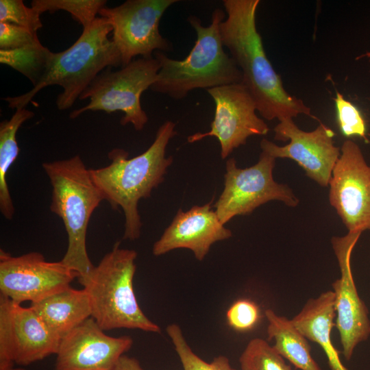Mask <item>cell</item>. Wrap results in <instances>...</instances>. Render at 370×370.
Returning <instances> with one entry per match:
<instances>
[{
    "mask_svg": "<svg viewBox=\"0 0 370 370\" xmlns=\"http://www.w3.org/2000/svg\"><path fill=\"white\" fill-rule=\"evenodd\" d=\"M334 318V294L332 291H327L317 298L308 299L291 321L308 340L321 347L330 370H347L341 360L339 351L332 343Z\"/></svg>",
    "mask_w": 370,
    "mask_h": 370,
    "instance_id": "obj_18",
    "label": "cell"
},
{
    "mask_svg": "<svg viewBox=\"0 0 370 370\" xmlns=\"http://www.w3.org/2000/svg\"><path fill=\"white\" fill-rule=\"evenodd\" d=\"M137 253L113 245L91 273L78 280L87 291L92 316L103 330L137 329L159 334L158 325L151 321L138 304L133 286Z\"/></svg>",
    "mask_w": 370,
    "mask_h": 370,
    "instance_id": "obj_6",
    "label": "cell"
},
{
    "mask_svg": "<svg viewBox=\"0 0 370 370\" xmlns=\"http://www.w3.org/2000/svg\"><path fill=\"white\" fill-rule=\"evenodd\" d=\"M39 43L37 33L16 25L0 22V50H17Z\"/></svg>",
    "mask_w": 370,
    "mask_h": 370,
    "instance_id": "obj_29",
    "label": "cell"
},
{
    "mask_svg": "<svg viewBox=\"0 0 370 370\" xmlns=\"http://www.w3.org/2000/svg\"><path fill=\"white\" fill-rule=\"evenodd\" d=\"M40 14L22 0H0V22L25 27L34 32L42 27Z\"/></svg>",
    "mask_w": 370,
    "mask_h": 370,
    "instance_id": "obj_26",
    "label": "cell"
},
{
    "mask_svg": "<svg viewBox=\"0 0 370 370\" xmlns=\"http://www.w3.org/2000/svg\"><path fill=\"white\" fill-rule=\"evenodd\" d=\"M48 328L61 338L91 317L92 308L87 291L71 286L42 300L31 303Z\"/></svg>",
    "mask_w": 370,
    "mask_h": 370,
    "instance_id": "obj_19",
    "label": "cell"
},
{
    "mask_svg": "<svg viewBox=\"0 0 370 370\" xmlns=\"http://www.w3.org/2000/svg\"><path fill=\"white\" fill-rule=\"evenodd\" d=\"M78 274L60 261H47L32 251L18 256L0 251L1 295L13 302L34 303L64 290Z\"/></svg>",
    "mask_w": 370,
    "mask_h": 370,
    "instance_id": "obj_10",
    "label": "cell"
},
{
    "mask_svg": "<svg viewBox=\"0 0 370 370\" xmlns=\"http://www.w3.org/2000/svg\"><path fill=\"white\" fill-rule=\"evenodd\" d=\"M365 56H367L370 60V51L367 52Z\"/></svg>",
    "mask_w": 370,
    "mask_h": 370,
    "instance_id": "obj_32",
    "label": "cell"
},
{
    "mask_svg": "<svg viewBox=\"0 0 370 370\" xmlns=\"http://www.w3.org/2000/svg\"><path fill=\"white\" fill-rule=\"evenodd\" d=\"M34 116L32 111L18 108L9 120L0 123V211L8 220L12 219L15 212L6 179L10 166L20 152L16 133L22 124Z\"/></svg>",
    "mask_w": 370,
    "mask_h": 370,
    "instance_id": "obj_21",
    "label": "cell"
},
{
    "mask_svg": "<svg viewBox=\"0 0 370 370\" xmlns=\"http://www.w3.org/2000/svg\"><path fill=\"white\" fill-rule=\"evenodd\" d=\"M241 370H295L273 345L260 338L251 339L239 357Z\"/></svg>",
    "mask_w": 370,
    "mask_h": 370,
    "instance_id": "obj_23",
    "label": "cell"
},
{
    "mask_svg": "<svg viewBox=\"0 0 370 370\" xmlns=\"http://www.w3.org/2000/svg\"><path fill=\"white\" fill-rule=\"evenodd\" d=\"M264 314L268 341H275L273 347L278 354L300 370H323L312 356L308 340L291 319L278 315L271 309L266 310Z\"/></svg>",
    "mask_w": 370,
    "mask_h": 370,
    "instance_id": "obj_20",
    "label": "cell"
},
{
    "mask_svg": "<svg viewBox=\"0 0 370 370\" xmlns=\"http://www.w3.org/2000/svg\"><path fill=\"white\" fill-rule=\"evenodd\" d=\"M177 0H127L121 5L101 8L99 14L112 26V40L121 58V66L136 57L149 58L156 51L172 47L159 31L165 11Z\"/></svg>",
    "mask_w": 370,
    "mask_h": 370,
    "instance_id": "obj_9",
    "label": "cell"
},
{
    "mask_svg": "<svg viewBox=\"0 0 370 370\" xmlns=\"http://www.w3.org/2000/svg\"><path fill=\"white\" fill-rule=\"evenodd\" d=\"M60 341L33 308L0 295V362L30 365L56 354Z\"/></svg>",
    "mask_w": 370,
    "mask_h": 370,
    "instance_id": "obj_13",
    "label": "cell"
},
{
    "mask_svg": "<svg viewBox=\"0 0 370 370\" xmlns=\"http://www.w3.org/2000/svg\"><path fill=\"white\" fill-rule=\"evenodd\" d=\"M51 53L40 42L17 50H0V62L23 74L34 86L44 75Z\"/></svg>",
    "mask_w": 370,
    "mask_h": 370,
    "instance_id": "obj_22",
    "label": "cell"
},
{
    "mask_svg": "<svg viewBox=\"0 0 370 370\" xmlns=\"http://www.w3.org/2000/svg\"><path fill=\"white\" fill-rule=\"evenodd\" d=\"M115 370H144L135 358L124 354L119 359Z\"/></svg>",
    "mask_w": 370,
    "mask_h": 370,
    "instance_id": "obj_30",
    "label": "cell"
},
{
    "mask_svg": "<svg viewBox=\"0 0 370 370\" xmlns=\"http://www.w3.org/2000/svg\"><path fill=\"white\" fill-rule=\"evenodd\" d=\"M260 312L258 306L247 299L234 302L226 312L227 324L238 332L252 330L258 323Z\"/></svg>",
    "mask_w": 370,
    "mask_h": 370,
    "instance_id": "obj_28",
    "label": "cell"
},
{
    "mask_svg": "<svg viewBox=\"0 0 370 370\" xmlns=\"http://www.w3.org/2000/svg\"><path fill=\"white\" fill-rule=\"evenodd\" d=\"M160 64L154 57H138L117 71L109 67L101 72L79 96L89 99L87 105L73 110L69 117L76 119L87 111L123 112L122 125L132 124L142 130L148 116L142 108L140 97L155 82Z\"/></svg>",
    "mask_w": 370,
    "mask_h": 370,
    "instance_id": "obj_7",
    "label": "cell"
},
{
    "mask_svg": "<svg viewBox=\"0 0 370 370\" xmlns=\"http://www.w3.org/2000/svg\"><path fill=\"white\" fill-rule=\"evenodd\" d=\"M274 139L289 140L278 146L266 138L260 142L262 151L274 158H289L295 161L306 175L321 186L329 185L332 170L341 151L334 144L335 133L323 123L312 132L300 130L293 119H284L274 128Z\"/></svg>",
    "mask_w": 370,
    "mask_h": 370,
    "instance_id": "obj_14",
    "label": "cell"
},
{
    "mask_svg": "<svg viewBox=\"0 0 370 370\" xmlns=\"http://www.w3.org/2000/svg\"><path fill=\"white\" fill-rule=\"evenodd\" d=\"M42 166L52 187L51 211L62 219L67 234V249L61 260L78 274V280L85 279L95 267L86 248L88 225L103 197L80 156Z\"/></svg>",
    "mask_w": 370,
    "mask_h": 370,
    "instance_id": "obj_5",
    "label": "cell"
},
{
    "mask_svg": "<svg viewBox=\"0 0 370 370\" xmlns=\"http://www.w3.org/2000/svg\"><path fill=\"white\" fill-rule=\"evenodd\" d=\"M225 16V12L216 8L210 24L206 27L197 16H190L187 21L197 36L191 51L182 60L172 59L162 51H156L153 56L159 61L160 68L150 89L182 99L194 89L207 90L241 83V71L225 53L221 38L220 25Z\"/></svg>",
    "mask_w": 370,
    "mask_h": 370,
    "instance_id": "obj_4",
    "label": "cell"
},
{
    "mask_svg": "<svg viewBox=\"0 0 370 370\" xmlns=\"http://www.w3.org/2000/svg\"><path fill=\"white\" fill-rule=\"evenodd\" d=\"M166 331L180 358L184 370H237L225 356L215 357L210 362L198 356L188 344L182 330L176 323L169 325Z\"/></svg>",
    "mask_w": 370,
    "mask_h": 370,
    "instance_id": "obj_24",
    "label": "cell"
},
{
    "mask_svg": "<svg viewBox=\"0 0 370 370\" xmlns=\"http://www.w3.org/2000/svg\"><path fill=\"white\" fill-rule=\"evenodd\" d=\"M112 26L103 17H97L68 49L52 52L46 71L31 90L18 96L3 99L12 109L25 108L44 88L59 86L62 88L56 99L60 110L71 108L76 100L103 70L122 66L119 50L109 34Z\"/></svg>",
    "mask_w": 370,
    "mask_h": 370,
    "instance_id": "obj_3",
    "label": "cell"
},
{
    "mask_svg": "<svg viewBox=\"0 0 370 370\" xmlns=\"http://www.w3.org/2000/svg\"><path fill=\"white\" fill-rule=\"evenodd\" d=\"M361 234L348 232L343 236H334L331 240L341 272V277L332 284L335 326L347 360H351L356 346L370 336L369 310L358 295L351 266L352 254Z\"/></svg>",
    "mask_w": 370,
    "mask_h": 370,
    "instance_id": "obj_15",
    "label": "cell"
},
{
    "mask_svg": "<svg viewBox=\"0 0 370 370\" xmlns=\"http://www.w3.org/2000/svg\"><path fill=\"white\" fill-rule=\"evenodd\" d=\"M334 100L338 125L343 135L347 137L358 136L368 142L365 121L358 109L338 91H336Z\"/></svg>",
    "mask_w": 370,
    "mask_h": 370,
    "instance_id": "obj_27",
    "label": "cell"
},
{
    "mask_svg": "<svg viewBox=\"0 0 370 370\" xmlns=\"http://www.w3.org/2000/svg\"><path fill=\"white\" fill-rule=\"evenodd\" d=\"M206 90L215 104L210 130L189 136L188 143L214 136L220 143L221 158L225 159L234 149L245 145L249 137L266 135L269 132L267 123L256 114L254 99L241 82Z\"/></svg>",
    "mask_w": 370,
    "mask_h": 370,
    "instance_id": "obj_11",
    "label": "cell"
},
{
    "mask_svg": "<svg viewBox=\"0 0 370 370\" xmlns=\"http://www.w3.org/2000/svg\"><path fill=\"white\" fill-rule=\"evenodd\" d=\"M175 124L166 121L158 128L149 147L141 154L128 158V152L114 149L108 153V165L90 169L91 177L114 209L121 208L125 216L123 239L140 237L142 223L138 210L141 199L151 196L153 188L164 180L173 158L166 157L169 140L176 134Z\"/></svg>",
    "mask_w": 370,
    "mask_h": 370,
    "instance_id": "obj_2",
    "label": "cell"
},
{
    "mask_svg": "<svg viewBox=\"0 0 370 370\" xmlns=\"http://www.w3.org/2000/svg\"><path fill=\"white\" fill-rule=\"evenodd\" d=\"M14 363L9 362H0V370H25L21 367H14Z\"/></svg>",
    "mask_w": 370,
    "mask_h": 370,
    "instance_id": "obj_31",
    "label": "cell"
},
{
    "mask_svg": "<svg viewBox=\"0 0 370 370\" xmlns=\"http://www.w3.org/2000/svg\"><path fill=\"white\" fill-rule=\"evenodd\" d=\"M106 2V0H33L31 7L40 14L45 12H68L85 29L95 21Z\"/></svg>",
    "mask_w": 370,
    "mask_h": 370,
    "instance_id": "obj_25",
    "label": "cell"
},
{
    "mask_svg": "<svg viewBox=\"0 0 370 370\" xmlns=\"http://www.w3.org/2000/svg\"><path fill=\"white\" fill-rule=\"evenodd\" d=\"M212 201L194 206L186 212L179 209L171 223L153 244V254L160 256L184 248L191 250L195 258L201 261L212 245L230 238L232 232L220 221L212 209Z\"/></svg>",
    "mask_w": 370,
    "mask_h": 370,
    "instance_id": "obj_17",
    "label": "cell"
},
{
    "mask_svg": "<svg viewBox=\"0 0 370 370\" xmlns=\"http://www.w3.org/2000/svg\"><path fill=\"white\" fill-rule=\"evenodd\" d=\"M259 0H223L227 17L220 25L222 43L242 73L257 111L269 121L311 116L302 100L288 93L269 60L256 23Z\"/></svg>",
    "mask_w": 370,
    "mask_h": 370,
    "instance_id": "obj_1",
    "label": "cell"
},
{
    "mask_svg": "<svg viewBox=\"0 0 370 370\" xmlns=\"http://www.w3.org/2000/svg\"><path fill=\"white\" fill-rule=\"evenodd\" d=\"M132 344L129 336L106 334L90 317L61 338L55 369L115 370L119 359Z\"/></svg>",
    "mask_w": 370,
    "mask_h": 370,
    "instance_id": "obj_16",
    "label": "cell"
},
{
    "mask_svg": "<svg viewBox=\"0 0 370 370\" xmlns=\"http://www.w3.org/2000/svg\"><path fill=\"white\" fill-rule=\"evenodd\" d=\"M275 158L262 151L258 162L248 168L237 167L234 158L226 162L224 188L214 207L220 221L225 225L237 215L251 214L256 208L277 200L295 207L298 198L286 184L273 177Z\"/></svg>",
    "mask_w": 370,
    "mask_h": 370,
    "instance_id": "obj_8",
    "label": "cell"
},
{
    "mask_svg": "<svg viewBox=\"0 0 370 370\" xmlns=\"http://www.w3.org/2000/svg\"><path fill=\"white\" fill-rule=\"evenodd\" d=\"M329 186L330 204L348 232L370 231V166L354 141L343 143Z\"/></svg>",
    "mask_w": 370,
    "mask_h": 370,
    "instance_id": "obj_12",
    "label": "cell"
}]
</instances>
